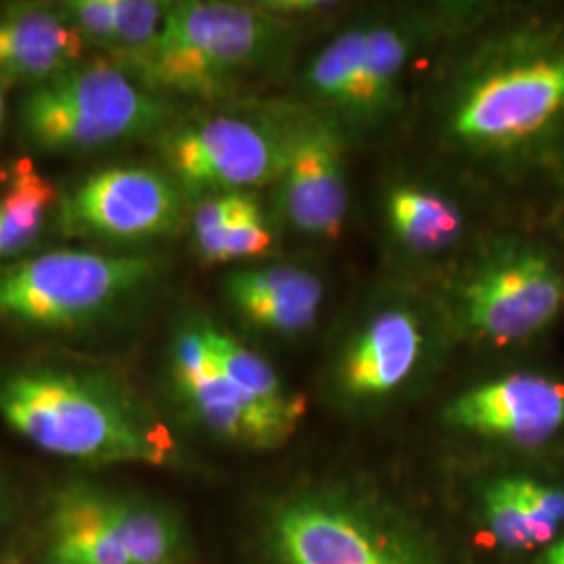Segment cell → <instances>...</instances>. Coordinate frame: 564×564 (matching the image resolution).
<instances>
[{
  "label": "cell",
  "instance_id": "cell-21",
  "mask_svg": "<svg viewBox=\"0 0 564 564\" xmlns=\"http://www.w3.org/2000/svg\"><path fill=\"white\" fill-rule=\"evenodd\" d=\"M370 11L345 21L300 63L293 101L323 113L341 126L362 72Z\"/></svg>",
  "mask_w": 564,
  "mask_h": 564
},
{
  "label": "cell",
  "instance_id": "cell-18",
  "mask_svg": "<svg viewBox=\"0 0 564 564\" xmlns=\"http://www.w3.org/2000/svg\"><path fill=\"white\" fill-rule=\"evenodd\" d=\"M93 57L59 2L0 7V84L25 90Z\"/></svg>",
  "mask_w": 564,
  "mask_h": 564
},
{
  "label": "cell",
  "instance_id": "cell-30",
  "mask_svg": "<svg viewBox=\"0 0 564 564\" xmlns=\"http://www.w3.org/2000/svg\"><path fill=\"white\" fill-rule=\"evenodd\" d=\"M558 230H561V235H563L564 239V207L563 212H561V218H558Z\"/></svg>",
  "mask_w": 564,
  "mask_h": 564
},
{
  "label": "cell",
  "instance_id": "cell-16",
  "mask_svg": "<svg viewBox=\"0 0 564 564\" xmlns=\"http://www.w3.org/2000/svg\"><path fill=\"white\" fill-rule=\"evenodd\" d=\"M381 224L391 251L410 265L447 260L468 230L463 203L421 176H398L384 184Z\"/></svg>",
  "mask_w": 564,
  "mask_h": 564
},
{
  "label": "cell",
  "instance_id": "cell-26",
  "mask_svg": "<svg viewBox=\"0 0 564 564\" xmlns=\"http://www.w3.org/2000/svg\"><path fill=\"white\" fill-rule=\"evenodd\" d=\"M510 481L517 498L521 500L531 519L535 542H552L564 523V489L540 484L527 477H510Z\"/></svg>",
  "mask_w": 564,
  "mask_h": 564
},
{
  "label": "cell",
  "instance_id": "cell-3",
  "mask_svg": "<svg viewBox=\"0 0 564 564\" xmlns=\"http://www.w3.org/2000/svg\"><path fill=\"white\" fill-rule=\"evenodd\" d=\"M303 30L260 2L172 0L162 39L134 76L195 107L256 99L293 69Z\"/></svg>",
  "mask_w": 564,
  "mask_h": 564
},
{
  "label": "cell",
  "instance_id": "cell-23",
  "mask_svg": "<svg viewBox=\"0 0 564 564\" xmlns=\"http://www.w3.org/2000/svg\"><path fill=\"white\" fill-rule=\"evenodd\" d=\"M61 193L30 160L15 163L0 186V265L32 253L57 218Z\"/></svg>",
  "mask_w": 564,
  "mask_h": 564
},
{
  "label": "cell",
  "instance_id": "cell-25",
  "mask_svg": "<svg viewBox=\"0 0 564 564\" xmlns=\"http://www.w3.org/2000/svg\"><path fill=\"white\" fill-rule=\"evenodd\" d=\"M484 514L491 538L506 550L519 552L538 545L531 519L517 498L510 477L485 487Z\"/></svg>",
  "mask_w": 564,
  "mask_h": 564
},
{
  "label": "cell",
  "instance_id": "cell-9",
  "mask_svg": "<svg viewBox=\"0 0 564 564\" xmlns=\"http://www.w3.org/2000/svg\"><path fill=\"white\" fill-rule=\"evenodd\" d=\"M479 2H433L370 9L362 72L341 123L351 147L381 137L400 118L414 65L437 44L458 41L489 20Z\"/></svg>",
  "mask_w": 564,
  "mask_h": 564
},
{
  "label": "cell",
  "instance_id": "cell-8",
  "mask_svg": "<svg viewBox=\"0 0 564 564\" xmlns=\"http://www.w3.org/2000/svg\"><path fill=\"white\" fill-rule=\"evenodd\" d=\"M149 144L188 202L212 193H263L284 163L286 99L193 105Z\"/></svg>",
  "mask_w": 564,
  "mask_h": 564
},
{
  "label": "cell",
  "instance_id": "cell-6",
  "mask_svg": "<svg viewBox=\"0 0 564 564\" xmlns=\"http://www.w3.org/2000/svg\"><path fill=\"white\" fill-rule=\"evenodd\" d=\"M193 107L155 93L113 61L93 55L32 86L18 109L20 139L44 155H86L155 141Z\"/></svg>",
  "mask_w": 564,
  "mask_h": 564
},
{
  "label": "cell",
  "instance_id": "cell-22",
  "mask_svg": "<svg viewBox=\"0 0 564 564\" xmlns=\"http://www.w3.org/2000/svg\"><path fill=\"white\" fill-rule=\"evenodd\" d=\"M205 335L214 362L245 398L258 403L282 423L293 429L300 426L307 408L305 398L286 387L279 370L265 356L209 314H205Z\"/></svg>",
  "mask_w": 564,
  "mask_h": 564
},
{
  "label": "cell",
  "instance_id": "cell-28",
  "mask_svg": "<svg viewBox=\"0 0 564 564\" xmlns=\"http://www.w3.org/2000/svg\"><path fill=\"white\" fill-rule=\"evenodd\" d=\"M550 162L554 163V170H556V176L561 178V182L564 184V137L558 142V147L554 149V153H552V158H550Z\"/></svg>",
  "mask_w": 564,
  "mask_h": 564
},
{
  "label": "cell",
  "instance_id": "cell-19",
  "mask_svg": "<svg viewBox=\"0 0 564 564\" xmlns=\"http://www.w3.org/2000/svg\"><path fill=\"white\" fill-rule=\"evenodd\" d=\"M59 7L93 55L137 74L162 39L172 0H63Z\"/></svg>",
  "mask_w": 564,
  "mask_h": 564
},
{
  "label": "cell",
  "instance_id": "cell-20",
  "mask_svg": "<svg viewBox=\"0 0 564 564\" xmlns=\"http://www.w3.org/2000/svg\"><path fill=\"white\" fill-rule=\"evenodd\" d=\"M48 564H132L111 514L109 491L69 485L55 498L48 517Z\"/></svg>",
  "mask_w": 564,
  "mask_h": 564
},
{
  "label": "cell",
  "instance_id": "cell-27",
  "mask_svg": "<svg viewBox=\"0 0 564 564\" xmlns=\"http://www.w3.org/2000/svg\"><path fill=\"white\" fill-rule=\"evenodd\" d=\"M538 564H564V535L545 550Z\"/></svg>",
  "mask_w": 564,
  "mask_h": 564
},
{
  "label": "cell",
  "instance_id": "cell-4",
  "mask_svg": "<svg viewBox=\"0 0 564 564\" xmlns=\"http://www.w3.org/2000/svg\"><path fill=\"white\" fill-rule=\"evenodd\" d=\"M170 272V256L160 251H32L0 265V324L39 335H95L137 318Z\"/></svg>",
  "mask_w": 564,
  "mask_h": 564
},
{
  "label": "cell",
  "instance_id": "cell-17",
  "mask_svg": "<svg viewBox=\"0 0 564 564\" xmlns=\"http://www.w3.org/2000/svg\"><path fill=\"white\" fill-rule=\"evenodd\" d=\"M184 232L203 265L235 268L274 258L284 230L260 191H230L191 199Z\"/></svg>",
  "mask_w": 564,
  "mask_h": 564
},
{
  "label": "cell",
  "instance_id": "cell-12",
  "mask_svg": "<svg viewBox=\"0 0 564 564\" xmlns=\"http://www.w3.org/2000/svg\"><path fill=\"white\" fill-rule=\"evenodd\" d=\"M163 368L184 416L224 444L270 452L286 444L297 431L245 398L224 377L207 343L205 312L186 310L172 321Z\"/></svg>",
  "mask_w": 564,
  "mask_h": 564
},
{
  "label": "cell",
  "instance_id": "cell-2",
  "mask_svg": "<svg viewBox=\"0 0 564 564\" xmlns=\"http://www.w3.org/2000/svg\"><path fill=\"white\" fill-rule=\"evenodd\" d=\"M0 419L28 444L74 463H181L167 424L101 366L39 362L2 370Z\"/></svg>",
  "mask_w": 564,
  "mask_h": 564
},
{
  "label": "cell",
  "instance_id": "cell-10",
  "mask_svg": "<svg viewBox=\"0 0 564 564\" xmlns=\"http://www.w3.org/2000/svg\"><path fill=\"white\" fill-rule=\"evenodd\" d=\"M188 199L160 165L113 163L61 193L57 226L67 239L111 251H155L181 237Z\"/></svg>",
  "mask_w": 564,
  "mask_h": 564
},
{
  "label": "cell",
  "instance_id": "cell-7",
  "mask_svg": "<svg viewBox=\"0 0 564 564\" xmlns=\"http://www.w3.org/2000/svg\"><path fill=\"white\" fill-rule=\"evenodd\" d=\"M339 328L326 381L347 410L393 402L456 341L435 291L410 281L377 286Z\"/></svg>",
  "mask_w": 564,
  "mask_h": 564
},
{
  "label": "cell",
  "instance_id": "cell-13",
  "mask_svg": "<svg viewBox=\"0 0 564 564\" xmlns=\"http://www.w3.org/2000/svg\"><path fill=\"white\" fill-rule=\"evenodd\" d=\"M218 293L237 335L293 341L323 316L326 282L312 265L281 258L226 268Z\"/></svg>",
  "mask_w": 564,
  "mask_h": 564
},
{
  "label": "cell",
  "instance_id": "cell-24",
  "mask_svg": "<svg viewBox=\"0 0 564 564\" xmlns=\"http://www.w3.org/2000/svg\"><path fill=\"white\" fill-rule=\"evenodd\" d=\"M111 514L132 564H181L186 554L182 527L172 512L134 496L109 491Z\"/></svg>",
  "mask_w": 564,
  "mask_h": 564
},
{
  "label": "cell",
  "instance_id": "cell-14",
  "mask_svg": "<svg viewBox=\"0 0 564 564\" xmlns=\"http://www.w3.org/2000/svg\"><path fill=\"white\" fill-rule=\"evenodd\" d=\"M272 545L281 564H421L408 547L330 496H297L276 508Z\"/></svg>",
  "mask_w": 564,
  "mask_h": 564
},
{
  "label": "cell",
  "instance_id": "cell-15",
  "mask_svg": "<svg viewBox=\"0 0 564 564\" xmlns=\"http://www.w3.org/2000/svg\"><path fill=\"white\" fill-rule=\"evenodd\" d=\"M444 423L475 437L538 447L564 431V383L540 372H510L475 384L444 408Z\"/></svg>",
  "mask_w": 564,
  "mask_h": 564
},
{
  "label": "cell",
  "instance_id": "cell-1",
  "mask_svg": "<svg viewBox=\"0 0 564 564\" xmlns=\"http://www.w3.org/2000/svg\"><path fill=\"white\" fill-rule=\"evenodd\" d=\"M479 28L437 84L435 139L449 158L494 172L550 162L564 137V18Z\"/></svg>",
  "mask_w": 564,
  "mask_h": 564
},
{
  "label": "cell",
  "instance_id": "cell-5",
  "mask_svg": "<svg viewBox=\"0 0 564 564\" xmlns=\"http://www.w3.org/2000/svg\"><path fill=\"white\" fill-rule=\"evenodd\" d=\"M433 291L456 339L521 345L564 316L563 256L531 235H491L468 249Z\"/></svg>",
  "mask_w": 564,
  "mask_h": 564
},
{
  "label": "cell",
  "instance_id": "cell-11",
  "mask_svg": "<svg viewBox=\"0 0 564 564\" xmlns=\"http://www.w3.org/2000/svg\"><path fill=\"white\" fill-rule=\"evenodd\" d=\"M341 126L286 97V147L268 205L284 232L312 241L341 237L349 214V151Z\"/></svg>",
  "mask_w": 564,
  "mask_h": 564
},
{
  "label": "cell",
  "instance_id": "cell-29",
  "mask_svg": "<svg viewBox=\"0 0 564 564\" xmlns=\"http://www.w3.org/2000/svg\"><path fill=\"white\" fill-rule=\"evenodd\" d=\"M2 123H4V86L0 84V130H2Z\"/></svg>",
  "mask_w": 564,
  "mask_h": 564
}]
</instances>
